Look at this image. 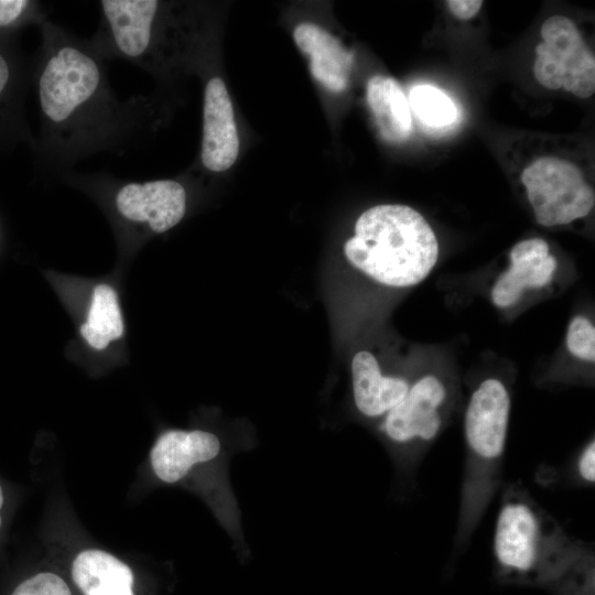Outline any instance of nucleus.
I'll return each mask as SVG.
<instances>
[{
	"label": "nucleus",
	"instance_id": "nucleus-1",
	"mask_svg": "<svg viewBox=\"0 0 595 595\" xmlns=\"http://www.w3.org/2000/svg\"><path fill=\"white\" fill-rule=\"evenodd\" d=\"M41 113L39 155L47 173H62L98 152L121 153L139 145L149 104L117 98L105 60L61 25L42 23L36 66Z\"/></svg>",
	"mask_w": 595,
	"mask_h": 595
},
{
	"label": "nucleus",
	"instance_id": "nucleus-2",
	"mask_svg": "<svg viewBox=\"0 0 595 595\" xmlns=\"http://www.w3.org/2000/svg\"><path fill=\"white\" fill-rule=\"evenodd\" d=\"M493 554L502 583L537 586L554 595H594L593 548L569 534L520 482L502 490Z\"/></svg>",
	"mask_w": 595,
	"mask_h": 595
},
{
	"label": "nucleus",
	"instance_id": "nucleus-3",
	"mask_svg": "<svg viewBox=\"0 0 595 595\" xmlns=\"http://www.w3.org/2000/svg\"><path fill=\"white\" fill-rule=\"evenodd\" d=\"M344 252L355 268L377 282L401 288L428 277L439 257V242L419 212L387 204L358 217Z\"/></svg>",
	"mask_w": 595,
	"mask_h": 595
},
{
	"label": "nucleus",
	"instance_id": "nucleus-4",
	"mask_svg": "<svg viewBox=\"0 0 595 595\" xmlns=\"http://www.w3.org/2000/svg\"><path fill=\"white\" fill-rule=\"evenodd\" d=\"M240 446H229L216 433L194 429H172L161 433L150 450L154 477L198 494L231 538L236 549L247 555L241 511L229 480V462Z\"/></svg>",
	"mask_w": 595,
	"mask_h": 595
},
{
	"label": "nucleus",
	"instance_id": "nucleus-5",
	"mask_svg": "<svg viewBox=\"0 0 595 595\" xmlns=\"http://www.w3.org/2000/svg\"><path fill=\"white\" fill-rule=\"evenodd\" d=\"M510 394L498 379L484 380L465 413L466 455L454 552L464 550L501 483Z\"/></svg>",
	"mask_w": 595,
	"mask_h": 595
},
{
	"label": "nucleus",
	"instance_id": "nucleus-6",
	"mask_svg": "<svg viewBox=\"0 0 595 595\" xmlns=\"http://www.w3.org/2000/svg\"><path fill=\"white\" fill-rule=\"evenodd\" d=\"M446 399L444 383L428 375L410 387L405 397L386 414L379 431L387 440L390 458L400 477L415 473L425 456L424 451L439 434Z\"/></svg>",
	"mask_w": 595,
	"mask_h": 595
},
{
	"label": "nucleus",
	"instance_id": "nucleus-7",
	"mask_svg": "<svg viewBox=\"0 0 595 595\" xmlns=\"http://www.w3.org/2000/svg\"><path fill=\"white\" fill-rule=\"evenodd\" d=\"M100 22L89 41L102 60H125L155 71L160 57V18L156 0L99 1Z\"/></svg>",
	"mask_w": 595,
	"mask_h": 595
},
{
	"label": "nucleus",
	"instance_id": "nucleus-8",
	"mask_svg": "<svg viewBox=\"0 0 595 595\" xmlns=\"http://www.w3.org/2000/svg\"><path fill=\"white\" fill-rule=\"evenodd\" d=\"M542 41L536 47L533 74L543 87L563 88L586 99L595 91V57L580 30L567 17L548 18L540 29Z\"/></svg>",
	"mask_w": 595,
	"mask_h": 595
},
{
	"label": "nucleus",
	"instance_id": "nucleus-9",
	"mask_svg": "<svg viewBox=\"0 0 595 595\" xmlns=\"http://www.w3.org/2000/svg\"><path fill=\"white\" fill-rule=\"evenodd\" d=\"M521 182L542 226L564 225L585 217L595 203L594 191L581 169L564 159L538 158L523 170Z\"/></svg>",
	"mask_w": 595,
	"mask_h": 595
},
{
	"label": "nucleus",
	"instance_id": "nucleus-10",
	"mask_svg": "<svg viewBox=\"0 0 595 595\" xmlns=\"http://www.w3.org/2000/svg\"><path fill=\"white\" fill-rule=\"evenodd\" d=\"M111 192V203L118 216L134 226L162 234L177 225L186 212V190L176 180L122 182L97 174Z\"/></svg>",
	"mask_w": 595,
	"mask_h": 595
},
{
	"label": "nucleus",
	"instance_id": "nucleus-11",
	"mask_svg": "<svg viewBox=\"0 0 595 595\" xmlns=\"http://www.w3.org/2000/svg\"><path fill=\"white\" fill-rule=\"evenodd\" d=\"M203 101L201 162L210 172H224L238 156L239 138L232 102L219 76L206 82Z\"/></svg>",
	"mask_w": 595,
	"mask_h": 595
},
{
	"label": "nucleus",
	"instance_id": "nucleus-12",
	"mask_svg": "<svg viewBox=\"0 0 595 595\" xmlns=\"http://www.w3.org/2000/svg\"><path fill=\"white\" fill-rule=\"evenodd\" d=\"M293 39L309 57L310 72L318 83L334 93L346 89L354 55L337 37L317 24L302 22L295 26Z\"/></svg>",
	"mask_w": 595,
	"mask_h": 595
},
{
	"label": "nucleus",
	"instance_id": "nucleus-13",
	"mask_svg": "<svg viewBox=\"0 0 595 595\" xmlns=\"http://www.w3.org/2000/svg\"><path fill=\"white\" fill-rule=\"evenodd\" d=\"M354 402L367 418L387 414L408 393L409 382L401 377L383 376L375 356L358 351L351 361Z\"/></svg>",
	"mask_w": 595,
	"mask_h": 595
},
{
	"label": "nucleus",
	"instance_id": "nucleus-14",
	"mask_svg": "<svg viewBox=\"0 0 595 595\" xmlns=\"http://www.w3.org/2000/svg\"><path fill=\"white\" fill-rule=\"evenodd\" d=\"M71 573L83 595H134L131 567L102 549L79 551L72 562Z\"/></svg>",
	"mask_w": 595,
	"mask_h": 595
},
{
	"label": "nucleus",
	"instance_id": "nucleus-15",
	"mask_svg": "<svg viewBox=\"0 0 595 595\" xmlns=\"http://www.w3.org/2000/svg\"><path fill=\"white\" fill-rule=\"evenodd\" d=\"M367 102L380 134L390 142H401L413 129L412 111L400 84L392 77L375 75L367 84Z\"/></svg>",
	"mask_w": 595,
	"mask_h": 595
},
{
	"label": "nucleus",
	"instance_id": "nucleus-16",
	"mask_svg": "<svg viewBox=\"0 0 595 595\" xmlns=\"http://www.w3.org/2000/svg\"><path fill=\"white\" fill-rule=\"evenodd\" d=\"M123 333L117 293L107 285H97L87 321L80 326V334L95 349H104L109 342L118 339Z\"/></svg>",
	"mask_w": 595,
	"mask_h": 595
},
{
	"label": "nucleus",
	"instance_id": "nucleus-17",
	"mask_svg": "<svg viewBox=\"0 0 595 595\" xmlns=\"http://www.w3.org/2000/svg\"><path fill=\"white\" fill-rule=\"evenodd\" d=\"M408 101L411 111L428 128H448L459 116L458 108L450 96L432 85L420 84L412 87Z\"/></svg>",
	"mask_w": 595,
	"mask_h": 595
},
{
	"label": "nucleus",
	"instance_id": "nucleus-18",
	"mask_svg": "<svg viewBox=\"0 0 595 595\" xmlns=\"http://www.w3.org/2000/svg\"><path fill=\"white\" fill-rule=\"evenodd\" d=\"M569 350L586 361L595 360V328L591 322L581 315L575 316L569 326L566 335Z\"/></svg>",
	"mask_w": 595,
	"mask_h": 595
},
{
	"label": "nucleus",
	"instance_id": "nucleus-19",
	"mask_svg": "<svg viewBox=\"0 0 595 595\" xmlns=\"http://www.w3.org/2000/svg\"><path fill=\"white\" fill-rule=\"evenodd\" d=\"M10 595H73L69 586L58 574L36 573L19 583Z\"/></svg>",
	"mask_w": 595,
	"mask_h": 595
},
{
	"label": "nucleus",
	"instance_id": "nucleus-20",
	"mask_svg": "<svg viewBox=\"0 0 595 595\" xmlns=\"http://www.w3.org/2000/svg\"><path fill=\"white\" fill-rule=\"evenodd\" d=\"M46 15L39 2L28 0H0V28L9 26L18 21L28 19L44 23Z\"/></svg>",
	"mask_w": 595,
	"mask_h": 595
},
{
	"label": "nucleus",
	"instance_id": "nucleus-21",
	"mask_svg": "<svg viewBox=\"0 0 595 595\" xmlns=\"http://www.w3.org/2000/svg\"><path fill=\"white\" fill-rule=\"evenodd\" d=\"M595 442L589 441L582 451L575 455L570 466V477L580 486L594 485Z\"/></svg>",
	"mask_w": 595,
	"mask_h": 595
},
{
	"label": "nucleus",
	"instance_id": "nucleus-22",
	"mask_svg": "<svg viewBox=\"0 0 595 595\" xmlns=\"http://www.w3.org/2000/svg\"><path fill=\"white\" fill-rule=\"evenodd\" d=\"M549 256V246L541 238H532L519 241L510 251V260L515 261H542Z\"/></svg>",
	"mask_w": 595,
	"mask_h": 595
},
{
	"label": "nucleus",
	"instance_id": "nucleus-23",
	"mask_svg": "<svg viewBox=\"0 0 595 595\" xmlns=\"http://www.w3.org/2000/svg\"><path fill=\"white\" fill-rule=\"evenodd\" d=\"M556 268V259L549 255L543 261L533 268L529 275V288L536 289L548 284Z\"/></svg>",
	"mask_w": 595,
	"mask_h": 595
},
{
	"label": "nucleus",
	"instance_id": "nucleus-24",
	"mask_svg": "<svg viewBox=\"0 0 595 595\" xmlns=\"http://www.w3.org/2000/svg\"><path fill=\"white\" fill-rule=\"evenodd\" d=\"M482 0H450L446 6L450 12L459 20L474 18L483 7Z\"/></svg>",
	"mask_w": 595,
	"mask_h": 595
},
{
	"label": "nucleus",
	"instance_id": "nucleus-25",
	"mask_svg": "<svg viewBox=\"0 0 595 595\" xmlns=\"http://www.w3.org/2000/svg\"><path fill=\"white\" fill-rule=\"evenodd\" d=\"M11 82L12 67L4 54L0 52V100L7 96Z\"/></svg>",
	"mask_w": 595,
	"mask_h": 595
},
{
	"label": "nucleus",
	"instance_id": "nucleus-26",
	"mask_svg": "<svg viewBox=\"0 0 595 595\" xmlns=\"http://www.w3.org/2000/svg\"><path fill=\"white\" fill-rule=\"evenodd\" d=\"M4 508H6V494H4V489L2 485L0 484V532L3 526Z\"/></svg>",
	"mask_w": 595,
	"mask_h": 595
}]
</instances>
